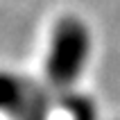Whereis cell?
<instances>
[{
    "mask_svg": "<svg viewBox=\"0 0 120 120\" xmlns=\"http://www.w3.org/2000/svg\"><path fill=\"white\" fill-rule=\"evenodd\" d=\"M91 52L88 25L77 16H64L54 25L50 52L45 59V75L54 86H70L82 75Z\"/></svg>",
    "mask_w": 120,
    "mask_h": 120,
    "instance_id": "6da1fadb",
    "label": "cell"
},
{
    "mask_svg": "<svg viewBox=\"0 0 120 120\" xmlns=\"http://www.w3.org/2000/svg\"><path fill=\"white\" fill-rule=\"evenodd\" d=\"M64 107L70 111L73 120H95V109H93V104H91L88 98L70 95V98L64 102Z\"/></svg>",
    "mask_w": 120,
    "mask_h": 120,
    "instance_id": "3957f363",
    "label": "cell"
},
{
    "mask_svg": "<svg viewBox=\"0 0 120 120\" xmlns=\"http://www.w3.org/2000/svg\"><path fill=\"white\" fill-rule=\"evenodd\" d=\"M32 93H34V88H27L25 82H20L18 77L0 70V111L18 118L23 113V109L27 107Z\"/></svg>",
    "mask_w": 120,
    "mask_h": 120,
    "instance_id": "7a4b0ae2",
    "label": "cell"
}]
</instances>
